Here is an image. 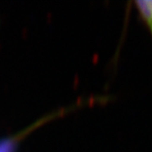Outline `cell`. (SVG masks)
Wrapping results in <instances>:
<instances>
[{"mask_svg":"<svg viewBox=\"0 0 152 152\" xmlns=\"http://www.w3.org/2000/svg\"><path fill=\"white\" fill-rule=\"evenodd\" d=\"M134 4L152 35V0H136Z\"/></svg>","mask_w":152,"mask_h":152,"instance_id":"1","label":"cell"},{"mask_svg":"<svg viewBox=\"0 0 152 152\" xmlns=\"http://www.w3.org/2000/svg\"><path fill=\"white\" fill-rule=\"evenodd\" d=\"M15 144L10 140H4L0 142V152H13Z\"/></svg>","mask_w":152,"mask_h":152,"instance_id":"2","label":"cell"}]
</instances>
